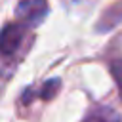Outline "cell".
Wrapping results in <instances>:
<instances>
[{"label":"cell","mask_w":122,"mask_h":122,"mask_svg":"<svg viewBox=\"0 0 122 122\" xmlns=\"http://www.w3.org/2000/svg\"><path fill=\"white\" fill-rule=\"evenodd\" d=\"M23 40V27L19 25H6L2 30V53L4 55H11L15 53V50L19 48Z\"/></svg>","instance_id":"obj_2"},{"label":"cell","mask_w":122,"mask_h":122,"mask_svg":"<svg viewBox=\"0 0 122 122\" xmlns=\"http://www.w3.org/2000/svg\"><path fill=\"white\" fill-rule=\"evenodd\" d=\"M111 74L118 86V92H120V97H122V59H116L111 63Z\"/></svg>","instance_id":"obj_4"},{"label":"cell","mask_w":122,"mask_h":122,"mask_svg":"<svg viewBox=\"0 0 122 122\" xmlns=\"http://www.w3.org/2000/svg\"><path fill=\"white\" fill-rule=\"evenodd\" d=\"M48 13L46 0H21L17 6V17L27 25H38Z\"/></svg>","instance_id":"obj_1"},{"label":"cell","mask_w":122,"mask_h":122,"mask_svg":"<svg viewBox=\"0 0 122 122\" xmlns=\"http://www.w3.org/2000/svg\"><path fill=\"white\" fill-rule=\"evenodd\" d=\"M84 122H120V116L111 107H97L84 118Z\"/></svg>","instance_id":"obj_3"}]
</instances>
